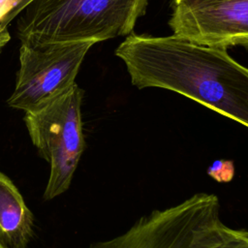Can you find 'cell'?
Instances as JSON below:
<instances>
[{"instance_id":"cell-1","label":"cell","mask_w":248,"mask_h":248,"mask_svg":"<svg viewBox=\"0 0 248 248\" xmlns=\"http://www.w3.org/2000/svg\"><path fill=\"white\" fill-rule=\"evenodd\" d=\"M114 53L136 87L173 91L248 128V68L226 47L132 34Z\"/></svg>"},{"instance_id":"cell-2","label":"cell","mask_w":248,"mask_h":248,"mask_svg":"<svg viewBox=\"0 0 248 248\" xmlns=\"http://www.w3.org/2000/svg\"><path fill=\"white\" fill-rule=\"evenodd\" d=\"M149 0H34L17 20L21 44L101 41L128 36Z\"/></svg>"},{"instance_id":"cell-3","label":"cell","mask_w":248,"mask_h":248,"mask_svg":"<svg viewBox=\"0 0 248 248\" xmlns=\"http://www.w3.org/2000/svg\"><path fill=\"white\" fill-rule=\"evenodd\" d=\"M235 231L222 222L218 198L199 193L178 204L154 210L124 233L88 248H220Z\"/></svg>"},{"instance_id":"cell-4","label":"cell","mask_w":248,"mask_h":248,"mask_svg":"<svg viewBox=\"0 0 248 248\" xmlns=\"http://www.w3.org/2000/svg\"><path fill=\"white\" fill-rule=\"evenodd\" d=\"M83 90L76 83L46 106L25 112L24 122L33 144L50 165L44 199L52 200L71 185L84 150L81 102Z\"/></svg>"},{"instance_id":"cell-5","label":"cell","mask_w":248,"mask_h":248,"mask_svg":"<svg viewBox=\"0 0 248 248\" xmlns=\"http://www.w3.org/2000/svg\"><path fill=\"white\" fill-rule=\"evenodd\" d=\"M94 44L90 41L21 44L19 69L8 106L28 112L67 92L76 84L80 65Z\"/></svg>"},{"instance_id":"cell-6","label":"cell","mask_w":248,"mask_h":248,"mask_svg":"<svg viewBox=\"0 0 248 248\" xmlns=\"http://www.w3.org/2000/svg\"><path fill=\"white\" fill-rule=\"evenodd\" d=\"M169 26L200 45L248 47V0H185L173 5Z\"/></svg>"},{"instance_id":"cell-7","label":"cell","mask_w":248,"mask_h":248,"mask_svg":"<svg viewBox=\"0 0 248 248\" xmlns=\"http://www.w3.org/2000/svg\"><path fill=\"white\" fill-rule=\"evenodd\" d=\"M33 234V215L13 181L0 171V243L26 248Z\"/></svg>"},{"instance_id":"cell-8","label":"cell","mask_w":248,"mask_h":248,"mask_svg":"<svg viewBox=\"0 0 248 248\" xmlns=\"http://www.w3.org/2000/svg\"><path fill=\"white\" fill-rule=\"evenodd\" d=\"M34 0H0V23L2 29H7L10 22Z\"/></svg>"},{"instance_id":"cell-9","label":"cell","mask_w":248,"mask_h":248,"mask_svg":"<svg viewBox=\"0 0 248 248\" xmlns=\"http://www.w3.org/2000/svg\"><path fill=\"white\" fill-rule=\"evenodd\" d=\"M207 174L217 182H230L234 175L233 162L223 159L215 160L207 169Z\"/></svg>"},{"instance_id":"cell-10","label":"cell","mask_w":248,"mask_h":248,"mask_svg":"<svg viewBox=\"0 0 248 248\" xmlns=\"http://www.w3.org/2000/svg\"><path fill=\"white\" fill-rule=\"evenodd\" d=\"M220 248H248V231L236 230L232 237Z\"/></svg>"},{"instance_id":"cell-11","label":"cell","mask_w":248,"mask_h":248,"mask_svg":"<svg viewBox=\"0 0 248 248\" xmlns=\"http://www.w3.org/2000/svg\"><path fill=\"white\" fill-rule=\"evenodd\" d=\"M10 40H11V35H10L8 29L0 32V53L2 52V49L9 43Z\"/></svg>"},{"instance_id":"cell-12","label":"cell","mask_w":248,"mask_h":248,"mask_svg":"<svg viewBox=\"0 0 248 248\" xmlns=\"http://www.w3.org/2000/svg\"><path fill=\"white\" fill-rule=\"evenodd\" d=\"M183 1H185V0H172V2H173V5H177V4H179V3L183 2Z\"/></svg>"},{"instance_id":"cell-13","label":"cell","mask_w":248,"mask_h":248,"mask_svg":"<svg viewBox=\"0 0 248 248\" xmlns=\"http://www.w3.org/2000/svg\"><path fill=\"white\" fill-rule=\"evenodd\" d=\"M0 248H5V247H4V246H3V245L0 243Z\"/></svg>"}]
</instances>
